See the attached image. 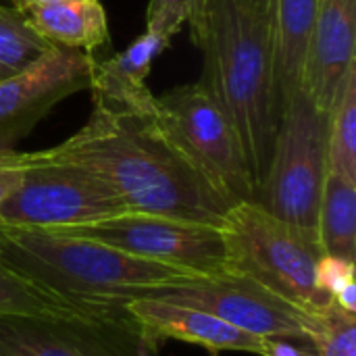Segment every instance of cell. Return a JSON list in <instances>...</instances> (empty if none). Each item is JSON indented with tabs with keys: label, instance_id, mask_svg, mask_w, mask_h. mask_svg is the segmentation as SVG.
Wrapping results in <instances>:
<instances>
[{
	"label": "cell",
	"instance_id": "cell-1",
	"mask_svg": "<svg viewBox=\"0 0 356 356\" xmlns=\"http://www.w3.org/2000/svg\"><path fill=\"white\" fill-rule=\"evenodd\" d=\"M35 154L92 173L129 213L221 227L236 204L177 148L156 115L92 104L88 121L75 134Z\"/></svg>",
	"mask_w": 356,
	"mask_h": 356
},
{
	"label": "cell",
	"instance_id": "cell-2",
	"mask_svg": "<svg viewBox=\"0 0 356 356\" xmlns=\"http://www.w3.org/2000/svg\"><path fill=\"white\" fill-rule=\"evenodd\" d=\"M269 0H209L190 27L202 52L200 83L232 119L259 190L273 150L280 104L269 40Z\"/></svg>",
	"mask_w": 356,
	"mask_h": 356
},
{
	"label": "cell",
	"instance_id": "cell-3",
	"mask_svg": "<svg viewBox=\"0 0 356 356\" xmlns=\"http://www.w3.org/2000/svg\"><path fill=\"white\" fill-rule=\"evenodd\" d=\"M0 252L6 265L29 282L86 307H123L127 300L200 277L50 229L0 225Z\"/></svg>",
	"mask_w": 356,
	"mask_h": 356
},
{
	"label": "cell",
	"instance_id": "cell-4",
	"mask_svg": "<svg viewBox=\"0 0 356 356\" xmlns=\"http://www.w3.org/2000/svg\"><path fill=\"white\" fill-rule=\"evenodd\" d=\"M227 273L254 280L294 307L313 313L332 302L317 288L319 238L265 211L254 200L236 202L221 225Z\"/></svg>",
	"mask_w": 356,
	"mask_h": 356
},
{
	"label": "cell",
	"instance_id": "cell-5",
	"mask_svg": "<svg viewBox=\"0 0 356 356\" xmlns=\"http://www.w3.org/2000/svg\"><path fill=\"white\" fill-rule=\"evenodd\" d=\"M325 175L327 113L317 108L302 88L280 117L271 159L254 202L282 221L317 236Z\"/></svg>",
	"mask_w": 356,
	"mask_h": 356
},
{
	"label": "cell",
	"instance_id": "cell-6",
	"mask_svg": "<svg viewBox=\"0 0 356 356\" xmlns=\"http://www.w3.org/2000/svg\"><path fill=\"white\" fill-rule=\"evenodd\" d=\"M156 119L177 148L234 202L254 200L257 186L240 136L200 81L156 96Z\"/></svg>",
	"mask_w": 356,
	"mask_h": 356
},
{
	"label": "cell",
	"instance_id": "cell-7",
	"mask_svg": "<svg viewBox=\"0 0 356 356\" xmlns=\"http://www.w3.org/2000/svg\"><path fill=\"white\" fill-rule=\"evenodd\" d=\"M127 213L117 194L92 173L27 152V169L0 207V225L60 229Z\"/></svg>",
	"mask_w": 356,
	"mask_h": 356
},
{
	"label": "cell",
	"instance_id": "cell-8",
	"mask_svg": "<svg viewBox=\"0 0 356 356\" xmlns=\"http://www.w3.org/2000/svg\"><path fill=\"white\" fill-rule=\"evenodd\" d=\"M50 232L94 240L127 254L200 277L227 273V246L223 229L207 223L127 211L96 223Z\"/></svg>",
	"mask_w": 356,
	"mask_h": 356
},
{
	"label": "cell",
	"instance_id": "cell-9",
	"mask_svg": "<svg viewBox=\"0 0 356 356\" xmlns=\"http://www.w3.org/2000/svg\"><path fill=\"white\" fill-rule=\"evenodd\" d=\"M0 356H159L125 305L96 317L0 315Z\"/></svg>",
	"mask_w": 356,
	"mask_h": 356
},
{
	"label": "cell",
	"instance_id": "cell-10",
	"mask_svg": "<svg viewBox=\"0 0 356 356\" xmlns=\"http://www.w3.org/2000/svg\"><path fill=\"white\" fill-rule=\"evenodd\" d=\"M148 298L204 311L259 338H309L305 330L307 311L280 298L254 280L238 273L194 277L161 288Z\"/></svg>",
	"mask_w": 356,
	"mask_h": 356
},
{
	"label": "cell",
	"instance_id": "cell-11",
	"mask_svg": "<svg viewBox=\"0 0 356 356\" xmlns=\"http://www.w3.org/2000/svg\"><path fill=\"white\" fill-rule=\"evenodd\" d=\"M92 56L50 46L35 60L0 79V146L15 148L67 96L90 88Z\"/></svg>",
	"mask_w": 356,
	"mask_h": 356
},
{
	"label": "cell",
	"instance_id": "cell-12",
	"mask_svg": "<svg viewBox=\"0 0 356 356\" xmlns=\"http://www.w3.org/2000/svg\"><path fill=\"white\" fill-rule=\"evenodd\" d=\"M127 313L140 327L142 338L159 348L167 340L196 344L211 355L221 350H238L263 356L265 338L242 332L204 311L165 302L159 298H134L125 302Z\"/></svg>",
	"mask_w": 356,
	"mask_h": 356
},
{
	"label": "cell",
	"instance_id": "cell-13",
	"mask_svg": "<svg viewBox=\"0 0 356 356\" xmlns=\"http://www.w3.org/2000/svg\"><path fill=\"white\" fill-rule=\"evenodd\" d=\"M356 0H317L302 88L317 108L330 111L340 81L356 63Z\"/></svg>",
	"mask_w": 356,
	"mask_h": 356
},
{
	"label": "cell",
	"instance_id": "cell-14",
	"mask_svg": "<svg viewBox=\"0 0 356 356\" xmlns=\"http://www.w3.org/2000/svg\"><path fill=\"white\" fill-rule=\"evenodd\" d=\"M171 46V38L146 29L125 50L108 56H92L90 88L92 104L134 115H156V96L148 90L146 77L152 63Z\"/></svg>",
	"mask_w": 356,
	"mask_h": 356
},
{
	"label": "cell",
	"instance_id": "cell-15",
	"mask_svg": "<svg viewBox=\"0 0 356 356\" xmlns=\"http://www.w3.org/2000/svg\"><path fill=\"white\" fill-rule=\"evenodd\" d=\"M317 0H269V40L280 113L302 90Z\"/></svg>",
	"mask_w": 356,
	"mask_h": 356
},
{
	"label": "cell",
	"instance_id": "cell-16",
	"mask_svg": "<svg viewBox=\"0 0 356 356\" xmlns=\"http://www.w3.org/2000/svg\"><path fill=\"white\" fill-rule=\"evenodd\" d=\"M23 17L54 46L96 54L111 42L108 17L100 0H52L27 8Z\"/></svg>",
	"mask_w": 356,
	"mask_h": 356
},
{
	"label": "cell",
	"instance_id": "cell-17",
	"mask_svg": "<svg viewBox=\"0 0 356 356\" xmlns=\"http://www.w3.org/2000/svg\"><path fill=\"white\" fill-rule=\"evenodd\" d=\"M317 236L325 254L356 259V181L327 171L317 219Z\"/></svg>",
	"mask_w": 356,
	"mask_h": 356
},
{
	"label": "cell",
	"instance_id": "cell-18",
	"mask_svg": "<svg viewBox=\"0 0 356 356\" xmlns=\"http://www.w3.org/2000/svg\"><path fill=\"white\" fill-rule=\"evenodd\" d=\"M123 307H86L71 302L48 288H42L15 269L0 252V315H58V317H96L121 311Z\"/></svg>",
	"mask_w": 356,
	"mask_h": 356
},
{
	"label": "cell",
	"instance_id": "cell-19",
	"mask_svg": "<svg viewBox=\"0 0 356 356\" xmlns=\"http://www.w3.org/2000/svg\"><path fill=\"white\" fill-rule=\"evenodd\" d=\"M327 171L356 181V63L344 73L327 111Z\"/></svg>",
	"mask_w": 356,
	"mask_h": 356
},
{
	"label": "cell",
	"instance_id": "cell-20",
	"mask_svg": "<svg viewBox=\"0 0 356 356\" xmlns=\"http://www.w3.org/2000/svg\"><path fill=\"white\" fill-rule=\"evenodd\" d=\"M50 46L54 44L38 35L21 13L0 4V79L17 73Z\"/></svg>",
	"mask_w": 356,
	"mask_h": 356
},
{
	"label": "cell",
	"instance_id": "cell-21",
	"mask_svg": "<svg viewBox=\"0 0 356 356\" xmlns=\"http://www.w3.org/2000/svg\"><path fill=\"white\" fill-rule=\"evenodd\" d=\"M305 330L319 356H356V313L334 300L321 311L307 313Z\"/></svg>",
	"mask_w": 356,
	"mask_h": 356
},
{
	"label": "cell",
	"instance_id": "cell-22",
	"mask_svg": "<svg viewBox=\"0 0 356 356\" xmlns=\"http://www.w3.org/2000/svg\"><path fill=\"white\" fill-rule=\"evenodd\" d=\"M209 0H150L146 8V29L173 40L186 25L194 27Z\"/></svg>",
	"mask_w": 356,
	"mask_h": 356
},
{
	"label": "cell",
	"instance_id": "cell-23",
	"mask_svg": "<svg viewBox=\"0 0 356 356\" xmlns=\"http://www.w3.org/2000/svg\"><path fill=\"white\" fill-rule=\"evenodd\" d=\"M355 284V261L323 254L317 263V288L332 300L346 288Z\"/></svg>",
	"mask_w": 356,
	"mask_h": 356
},
{
	"label": "cell",
	"instance_id": "cell-24",
	"mask_svg": "<svg viewBox=\"0 0 356 356\" xmlns=\"http://www.w3.org/2000/svg\"><path fill=\"white\" fill-rule=\"evenodd\" d=\"M27 169V152L0 146V207L15 192Z\"/></svg>",
	"mask_w": 356,
	"mask_h": 356
},
{
	"label": "cell",
	"instance_id": "cell-25",
	"mask_svg": "<svg viewBox=\"0 0 356 356\" xmlns=\"http://www.w3.org/2000/svg\"><path fill=\"white\" fill-rule=\"evenodd\" d=\"M263 356H319L311 338H294V336H280V338H265Z\"/></svg>",
	"mask_w": 356,
	"mask_h": 356
},
{
	"label": "cell",
	"instance_id": "cell-26",
	"mask_svg": "<svg viewBox=\"0 0 356 356\" xmlns=\"http://www.w3.org/2000/svg\"><path fill=\"white\" fill-rule=\"evenodd\" d=\"M10 8H15L17 13H25L27 8L35 6V4H44V2H52V0H6Z\"/></svg>",
	"mask_w": 356,
	"mask_h": 356
},
{
	"label": "cell",
	"instance_id": "cell-27",
	"mask_svg": "<svg viewBox=\"0 0 356 356\" xmlns=\"http://www.w3.org/2000/svg\"><path fill=\"white\" fill-rule=\"evenodd\" d=\"M0 4H2V6H8V2H6V0H0Z\"/></svg>",
	"mask_w": 356,
	"mask_h": 356
}]
</instances>
